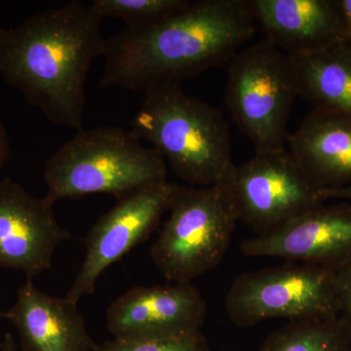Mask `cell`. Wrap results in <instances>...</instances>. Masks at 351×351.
Listing matches in <instances>:
<instances>
[{"label":"cell","instance_id":"obj_1","mask_svg":"<svg viewBox=\"0 0 351 351\" xmlns=\"http://www.w3.org/2000/svg\"><path fill=\"white\" fill-rule=\"evenodd\" d=\"M257 31L251 0H199L158 24L106 38L101 87L145 90L230 62Z\"/></svg>","mask_w":351,"mask_h":351},{"label":"cell","instance_id":"obj_2","mask_svg":"<svg viewBox=\"0 0 351 351\" xmlns=\"http://www.w3.org/2000/svg\"><path fill=\"white\" fill-rule=\"evenodd\" d=\"M101 20L73 0L0 29V75L51 123L82 131L88 73L105 54Z\"/></svg>","mask_w":351,"mask_h":351},{"label":"cell","instance_id":"obj_3","mask_svg":"<svg viewBox=\"0 0 351 351\" xmlns=\"http://www.w3.org/2000/svg\"><path fill=\"white\" fill-rule=\"evenodd\" d=\"M132 132L169 161L173 171L191 186H211L232 178L230 128L223 113L184 93L181 83L145 90Z\"/></svg>","mask_w":351,"mask_h":351},{"label":"cell","instance_id":"obj_4","mask_svg":"<svg viewBox=\"0 0 351 351\" xmlns=\"http://www.w3.org/2000/svg\"><path fill=\"white\" fill-rule=\"evenodd\" d=\"M165 159L141 145L134 132L99 127L78 132L45 162L46 199L108 193L117 199L154 182L166 181Z\"/></svg>","mask_w":351,"mask_h":351},{"label":"cell","instance_id":"obj_5","mask_svg":"<svg viewBox=\"0 0 351 351\" xmlns=\"http://www.w3.org/2000/svg\"><path fill=\"white\" fill-rule=\"evenodd\" d=\"M151 258L169 283H191L225 257L239 221L230 179L204 188L177 186Z\"/></svg>","mask_w":351,"mask_h":351},{"label":"cell","instance_id":"obj_6","mask_svg":"<svg viewBox=\"0 0 351 351\" xmlns=\"http://www.w3.org/2000/svg\"><path fill=\"white\" fill-rule=\"evenodd\" d=\"M299 97L290 56L263 38L230 61L225 100L230 117L256 152L285 149Z\"/></svg>","mask_w":351,"mask_h":351},{"label":"cell","instance_id":"obj_7","mask_svg":"<svg viewBox=\"0 0 351 351\" xmlns=\"http://www.w3.org/2000/svg\"><path fill=\"white\" fill-rule=\"evenodd\" d=\"M225 309L233 324L241 328L269 319L292 322L338 317L335 269L290 262L244 272L226 293Z\"/></svg>","mask_w":351,"mask_h":351},{"label":"cell","instance_id":"obj_8","mask_svg":"<svg viewBox=\"0 0 351 351\" xmlns=\"http://www.w3.org/2000/svg\"><path fill=\"white\" fill-rule=\"evenodd\" d=\"M239 221L257 235L276 230L325 202L322 189L288 149L256 152L230 178Z\"/></svg>","mask_w":351,"mask_h":351},{"label":"cell","instance_id":"obj_9","mask_svg":"<svg viewBox=\"0 0 351 351\" xmlns=\"http://www.w3.org/2000/svg\"><path fill=\"white\" fill-rule=\"evenodd\" d=\"M178 184L154 182L131 191L117 199L88 232L86 252L82 269L66 297L77 304L93 294L101 274L149 239L172 200Z\"/></svg>","mask_w":351,"mask_h":351},{"label":"cell","instance_id":"obj_10","mask_svg":"<svg viewBox=\"0 0 351 351\" xmlns=\"http://www.w3.org/2000/svg\"><path fill=\"white\" fill-rule=\"evenodd\" d=\"M207 304L191 283L134 287L107 311L108 331L126 341H156L200 331Z\"/></svg>","mask_w":351,"mask_h":351},{"label":"cell","instance_id":"obj_11","mask_svg":"<svg viewBox=\"0 0 351 351\" xmlns=\"http://www.w3.org/2000/svg\"><path fill=\"white\" fill-rule=\"evenodd\" d=\"M240 247L249 257L338 269L351 261V202L323 203L271 232L244 240Z\"/></svg>","mask_w":351,"mask_h":351},{"label":"cell","instance_id":"obj_12","mask_svg":"<svg viewBox=\"0 0 351 351\" xmlns=\"http://www.w3.org/2000/svg\"><path fill=\"white\" fill-rule=\"evenodd\" d=\"M52 207L9 178L0 180V269L19 270L32 279L52 267L55 251L71 239Z\"/></svg>","mask_w":351,"mask_h":351},{"label":"cell","instance_id":"obj_13","mask_svg":"<svg viewBox=\"0 0 351 351\" xmlns=\"http://www.w3.org/2000/svg\"><path fill=\"white\" fill-rule=\"evenodd\" d=\"M18 332L21 351H94L77 304L44 293L27 279L14 306L2 314Z\"/></svg>","mask_w":351,"mask_h":351},{"label":"cell","instance_id":"obj_14","mask_svg":"<svg viewBox=\"0 0 351 351\" xmlns=\"http://www.w3.org/2000/svg\"><path fill=\"white\" fill-rule=\"evenodd\" d=\"M251 5L265 38L289 56L341 41L336 0H251Z\"/></svg>","mask_w":351,"mask_h":351},{"label":"cell","instance_id":"obj_15","mask_svg":"<svg viewBox=\"0 0 351 351\" xmlns=\"http://www.w3.org/2000/svg\"><path fill=\"white\" fill-rule=\"evenodd\" d=\"M288 151L321 189L351 184V117L313 108L287 138Z\"/></svg>","mask_w":351,"mask_h":351},{"label":"cell","instance_id":"obj_16","mask_svg":"<svg viewBox=\"0 0 351 351\" xmlns=\"http://www.w3.org/2000/svg\"><path fill=\"white\" fill-rule=\"evenodd\" d=\"M299 97L313 108L351 117V45L339 43L308 54L290 56Z\"/></svg>","mask_w":351,"mask_h":351},{"label":"cell","instance_id":"obj_17","mask_svg":"<svg viewBox=\"0 0 351 351\" xmlns=\"http://www.w3.org/2000/svg\"><path fill=\"white\" fill-rule=\"evenodd\" d=\"M261 351H351V330L346 321H292L263 341Z\"/></svg>","mask_w":351,"mask_h":351},{"label":"cell","instance_id":"obj_18","mask_svg":"<svg viewBox=\"0 0 351 351\" xmlns=\"http://www.w3.org/2000/svg\"><path fill=\"white\" fill-rule=\"evenodd\" d=\"M189 0H94L91 5L101 18L121 19L126 29H141L158 24L188 5Z\"/></svg>","mask_w":351,"mask_h":351},{"label":"cell","instance_id":"obj_19","mask_svg":"<svg viewBox=\"0 0 351 351\" xmlns=\"http://www.w3.org/2000/svg\"><path fill=\"white\" fill-rule=\"evenodd\" d=\"M94 351H213L201 331L156 339V341H126L113 339L97 345Z\"/></svg>","mask_w":351,"mask_h":351},{"label":"cell","instance_id":"obj_20","mask_svg":"<svg viewBox=\"0 0 351 351\" xmlns=\"http://www.w3.org/2000/svg\"><path fill=\"white\" fill-rule=\"evenodd\" d=\"M339 302V316L351 330V261L335 269Z\"/></svg>","mask_w":351,"mask_h":351},{"label":"cell","instance_id":"obj_21","mask_svg":"<svg viewBox=\"0 0 351 351\" xmlns=\"http://www.w3.org/2000/svg\"><path fill=\"white\" fill-rule=\"evenodd\" d=\"M338 6L341 41L351 45V0H336Z\"/></svg>","mask_w":351,"mask_h":351},{"label":"cell","instance_id":"obj_22","mask_svg":"<svg viewBox=\"0 0 351 351\" xmlns=\"http://www.w3.org/2000/svg\"><path fill=\"white\" fill-rule=\"evenodd\" d=\"M322 197L326 200H341L351 202V184L341 188L322 189Z\"/></svg>","mask_w":351,"mask_h":351},{"label":"cell","instance_id":"obj_23","mask_svg":"<svg viewBox=\"0 0 351 351\" xmlns=\"http://www.w3.org/2000/svg\"><path fill=\"white\" fill-rule=\"evenodd\" d=\"M9 156H10V143H9L5 127L0 120V170L8 160Z\"/></svg>","mask_w":351,"mask_h":351},{"label":"cell","instance_id":"obj_24","mask_svg":"<svg viewBox=\"0 0 351 351\" xmlns=\"http://www.w3.org/2000/svg\"><path fill=\"white\" fill-rule=\"evenodd\" d=\"M0 350L1 351H20L15 338L10 332L4 335V338L2 339L1 345H0Z\"/></svg>","mask_w":351,"mask_h":351},{"label":"cell","instance_id":"obj_25","mask_svg":"<svg viewBox=\"0 0 351 351\" xmlns=\"http://www.w3.org/2000/svg\"><path fill=\"white\" fill-rule=\"evenodd\" d=\"M1 317H2V314H1V313H0V318H1ZM0 345H1V341H0Z\"/></svg>","mask_w":351,"mask_h":351}]
</instances>
